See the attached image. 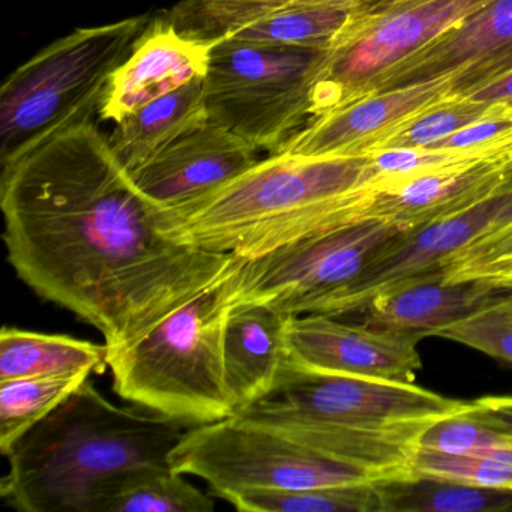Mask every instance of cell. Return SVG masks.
<instances>
[{"mask_svg":"<svg viewBox=\"0 0 512 512\" xmlns=\"http://www.w3.org/2000/svg\"><path fill=\"white\" fill-rule=\"evenodd\" d=\"M0 208L17 277L98 329L107 349L130 346L239 263L172 238L167 209L92 122L4 164Z\"/></svg>","mask_w":512,"mask_h":512,"instance_id":"1","label":"cell"},{"mask_svg":"<svg viewBox=\"0 0 512 512\" xmlns=\"http://www.w3.org/2000/svg\"><path fill=\"white\" fill-rule=\"evenodd\" d=\"M370 155L319 157L275 152L212 193L167 209L181 244L254 257L302 236L373 215Z\"/></svg>","mask_w":512,"mask_h":512,"instance_id":"2","label":"cell"},{"mask_svg":"<svg viewBox=\"0 0 512 512\" xmlns=\"http://www.w3.org/2000/svg\"><path fill=\"white\" fill-rule=\"evenodd\" d=\"M145 407L110 403L86 380L5 457L0 493L22 512H92L106 485L146 467H170L188 428Z\"/></svg>","mask_w":512,"mask_h":512,"instance_id":"3","label":"cell"},{"mask_svg":"<svg viewBox=\"0 0 512 512\" xmlns=\"http://www.w3.org/2000/svg\"><path fill=\"white\" fill-rule=\"evenodd\" d=\"M224 280L130 346L107 349L119 397L191 425L235 415L224 370V326L230 310Z\"/></svg>","mask_w":512,"mask_h":512,"instance_id":"4","label":"cell"},{"mask_svg":"<svg viewBox=\"0 0 512 512\" xmlns=\"http://www.w3.org/2000/svg\"><path fill=\"white\" fill-rule=\"evenodd\" d=\"M149 16L79 28L17 68L0 89V163L28 154L100 112L113 73L131 55Z\"/></svg>","mask_w":512,"mask_h":512,"instance_id":"5","label":"cell"},{"mask_svg":"<svg viewBox=\"0 0 512 512\" xmlns=\"http://www.w3.org/2000/svg\"><path fill=\"white\" fill-rule=\"evenodd\" d=\"M325 58L322 49L220 38L203 79L208 121L275 154L313 119L311 95Z\"/></svg>","mask_w":512,"mask_h":512,"instance_id":"6","label":"cell"},{"mask_svg":"<svg viewBox=\"0 0 512 512\" xmlns=\"http://www.w3.org/2000/svg\"><path fill=\"white\" fill-rule=\"evenodd\" d=\"M407 232L367 215L302 236L254 257H239L224 280L229 307L259 304L290 316L326 314L362 271Z\"/></svg>","mask_w":512,"mask_h":512,"instance_id":"7","label":"cell"},{"mask_svg":"<svg viewBox=\"0 0 512 512\" xmlns=\"http://www.w3.org/2000/svg\"><path fill=\"white\" fill-rule=\"evenodd\" d=\"M170 467L203 479L215 496L379 482L367 470L326 457L287 434L241 415L188 428Z\"/></svg>","mask_w":512,"mask_h":512,"instance_id":"8","label":"cell"},{"mask_svg":"<svg viewBox=\"0 0 512 512\" xmlns=\"http://www.w3.org/2000/svg\"><path fill=\"white\" fill-rule=\"evenodd\" d=\"M491 0H380L353 8L313 85V119L364 97L370 83Z\"/></svg>","mask_w":512,"mask_h":512,"instance_id":"9","label":"cell"},{"mask_svg":"<svg viewBox=\"0 0 512 512\" xmlns=\"http://www.w3.org/2000/svg\"><path fill=\"white\" fill-rule=\"evenodd\" d=\"M469 404L416 383L310 370L287 356L274 388L236 415L269 424L310 422L374 428L439 421L463 412Z\"/></svg>","mask_w":512,"mask_h":512,"instance_id":"10","label":"cell"},{"mask_svg":"<svg viewBox=\"0 0 512 512\" xmlns=\"http://www.w3.org/2000/svg\"><path fill=\"white\" fill-rule=\"evenodd\" d=\"M508 223H512V182L458 214L401 233L332 302L326 316L362 313L379 293L442 272L476 239Z\"/></svg>","mask_w":512,"mask_h":512,"instance_id":"11","label":"cell"},{"mask_svg":"<svg viewBox=\"0 0 512 512\" xmlns=\"http://www.w3.org/2000/svg\"><path fill=\"white\" fill-rule=\"evenodd\" d=\"M326 314L293 316L287 329L292 361L323 373L416 383L421 335L346 323Z\"/></svg>","mask_w":512,"mask_h":512,"instance_id":"12","label":"cell"},{"mask_svg":"<svg viewBox=\"0 0 512 512\" xmlns=\"http://www.w3.org/2000/svg\"><path fill=\"white\" fill-rule=\"evenodd\" d=\"M256 152L238 134L208 121L158 151L131 175L149 199L175 209L247 172L259 161Z\"/></svg>","mask_w":512,"mask_h":512,"instance_id":"13","label":"cell"},{"mask_svg":"<svg viewBox=\"0 0 512 512\" xmlns=\"http://www.w3.org/2000/svg\"><path fill=\"white\" fill-rule=\"evenodd\" d=\"M454 97V77L359 98L311 119L278 152L319 157H361L395 128Z\"/></svg>","mask_w":512,"mask_h":512,"instance_id":"14","label":"cell"},{"mask_svg":"<svg viewBox=\"0 0 512 512\" xmlns=\"http://www.w3.org/2000/svg\"><path fill=\"white\" fill-rule=\"evenodd\" d=\"M215 43L181 34L164 17L151 22L131 55L113 73L100 118L118 124L146 104L205 77Z\"/></svg>","mask_w":512,"mask_h":512,"instance_id":"15","label":"cell"},{"mask_svg":"<svg viewBox=\"0 0 512 512\" xmlns=\"http://www.w3.org/2000/svg\"><path fill=\"white\" fill-rule=\"evenodd\" d=\"M512 298V287L482 278L446 281L442 272L422 275L379 293L365 307L364 325L434 337L437 331Z\"/></svg>","mask_w":512,"mask_h":512,"instance_id":"16","label":"cell"},{"mask_svg":"<svg viewBox=\"0 0 512 512\" xmlns=\"http://www.w3.org/2000/svg\"><path fill=\"white\" fill-rule=\"evenodd\" d=\"M376 181L371 212L407 230L458 214L512 182V161L448 167L400 181Z\"/></svg>","mask_w":512,"mask_h":512,"instance_id":"17","label":"cell"},{"mask_svg":"<svg viewBox=\"0 0 512 512\" xmlns=\"http://www.w3.org/2000/svg\"><path fill=\"white\" fill-rule=\"evenodd\" d=\"M512 49V0L490 4L380 74L364 97L452 76Z\"/></svg>","mask_w":512,"mask_h":512,"instance_id":"18","label":"cell"},{"mask_svg":"<svg viewBox=\"0 0 512 512\" xmlns=\"http://www.w3.org/2000/svg\"><path fill=\"white\" fill-rule=\"evenodd\" d=\"M292 317L266 305L230 307L224 326V370L236 413L274 388L289 356L287 329Z\"/></svg>","mask_w":512,"mask_h":512,"instance_id":"19","label":"cell"},{"mask_svg":"<svg viewBox=\"0 0 512 512\" xmlns=\"http://www.w3.org/2000/svg\"><path fill=\"white\" fill-rule=\"evenodd\" d=\"M203 79L205 77L191 80L116 124L109 143L130 172L188 131L208 122Z\"/></svg>","mask_w":512,"mask_h":512,"instance_id":"20","label":"cell"},{"mask_svg":"<svg viewBox=\"0 0 512 512\" xmlns=\"http://www.w3.org/2000/svg\"><path fill=\"white\" fill-rule=\"evenodd\" d=\"M107 368L106 344L11 326L0 332V382L20 377L101 374Z\"/></svg>","mask_w":512,"mask_h":512,"instance_id":"21","label":"cell"},{"mask_svg":"<svg viewBox=\"0 0 512 512\" xmlns=\"http://www.w3.org/2000/svg\"><path fill=\"white\" fill-rule=\"evenodd\" d=\"M215 502L172 467H146L104 487L92 512H212Z\"/></svg>","mask_w":512,"mask_h":512,"instance_id":"22","label":"cell"},{"mask_svg":"<svg viewBox=\"0 0 512 512\" xmlns=\"http://www.w3.org/2000/svg\"><path fill=\"white\" fill-rule=\"evenodd\" d=\"M383 512L512 511V491L433 478L379 481Z\"/></svg>","mask_w":512,"mask_h":512,"instance_id":"23","label":"cell"},{"mask_svg":"<svg viewBox=\"0 0 512 512\" xmlns=\"http://www.w3.org/2000/svg\"><path fill=\"white\" fill-rule=\"evenodd\" d=\"M350 13V8L337 5L281 8L250 20L226 37L260 46L328 50Z\"/></svg>","mask_w":512,"mask_h":512,"instance_id":"24","label":"cell"},{"mask_svg":"<svg viewBox=\"0 0 512 512\" xmlns=\"http://www.w3.org/2000/svg\"><path fill=\"white\" fill-rule=\"evenodd\" d=\"M89 373L20 377L0 382V451L7 455L35 425L61 407Z\"/></svg>","mask_w":512,"mask_h":512,"instance_id":"25","label":"cell"},{"mask_svg":"<svg viewBox=\"0 0 512 512\" xmlns=\"http://www.w3.org/2000/svg\"><path fill=\"white\" fill-rule=\"evenodd\" d=\"M227 502L248 512H383L379 482L304 490L248 491Z\"/></svg>","mask_w":512,"mask_h":512,"instance_id":"26","label":"cell"},{"mask_svg":"<svg viewBox=\"0 0 512 512\" xmlns=\"http://www.w3.org/2000/svg\"><path fill=\"white\" fill-rule=\"evenodd\" d=\"M491 106L493 104L479 103L469 97L446 98L395 128L367 155L395 149L430 148L487 115Z\"/></svg>","mask_w":512,"mask_h":512,"instance_id":"27","label":"cell"},{"mask_svg":"<svg viewBox=\"0 0 512 512\" xmlns=\"http://www.w3.org/2000/svg\"><path fill=\"white\" fill-rule=\"evenodd\" d=\"M418 449L452 455H502L512 452L511 437L470 412L446 416L422 431Z\"/></svg>","mask_w":512,"mask_h":512,"instance_id":"28","label":"cell"},{"mask_svg":"<svg viewBox=\"0 0 512 512\" xmlns=\"http://www.w3.org/2000/svg\"><path fill=\"white\" fill-rule=\"evenodd\" d=\"M413 476L512 491V452L452 455L418 449L413 458Z\"/></svg>","mask_w":512,"mask_h":512,"instance_id":"29","label":"cell"},{"mask_svg":"<svg viewBox=\"0 0 512 512\" xmlns=\"http://www.w3.org/2000/svg\"><path fill=\"white\" fill-rule=\"evenodd\" d=\"M434 337L457 341L512 364V298L445 326Z\"/></svg>","mask_w":512,"mask_h":512,"instance_id":"30","label":"cell"},{"mask_svg":"<svg viewBox=\"0 0 512 512\" xmlns=\"http://www.w3.org/2000/svg\"><path fill=\"white\" fill-rule=\"evenodd\" d=\"M512 70V49L478 67L452 74L454 77V97H461L478 86L490 82L494 77L502 76Z\"/></svg>","mask_w":512,"mask_h":512,"instance_id":"31","label":"cell"},{"mask_svg":"<svg viewBox=\"0 0 512 512\" xmlns=\"http://www.w3.org/2000/svg\"><path fill=\"white\" fill-rule=\"evenodd\" d=\"M470 412L512 440V395H491L470 401Z\"/></svg>","mask_w":512,"mask_h":512,"instance_id":"32","label":"cell"},{"mask_svg":"<svg viewBox=\"0 0 512 512\" xmlns=\"http://www.w3.org/2000/svg\"><path fill=\"white\" fill-rule=\"evenodd\" d=\"M472 278H482L499 286L512 287V256L500 257L481 265L454 269L443 274V280L446 281L472 280Z\"/></svg>","mask_w":512,"mask_h":512,"instance_id":"33","label":"cell"},{"mask_svg":"<svg viewBox=\"0 0 512 512\" xmlns=\"http://www.w3.org/2000/svg\"><path fill=\"white\" fill-rule=\"evenodd\" d=\"M461 97H469L479 103H512V70L502 76L494 77L490 82L478 86Z\"/></svg>","mask_w":512,"mask_h":512,"instance_id":"34","label":"cell"},{"mask_svg":"<svg viewBox=\"0 0 512 512\" xmlns=\"http://www.w3.org/2000/svg\"><path fill=\"white\" fill-rule=\"evenodd\" d=\"M374 2H380V0H338V7H346L353 10L356 7H362V5L374 4Z\"/></svg>","mask_w":512,"mask_h":512,"instance_id":"35","label":"cell"}]
</instances>
